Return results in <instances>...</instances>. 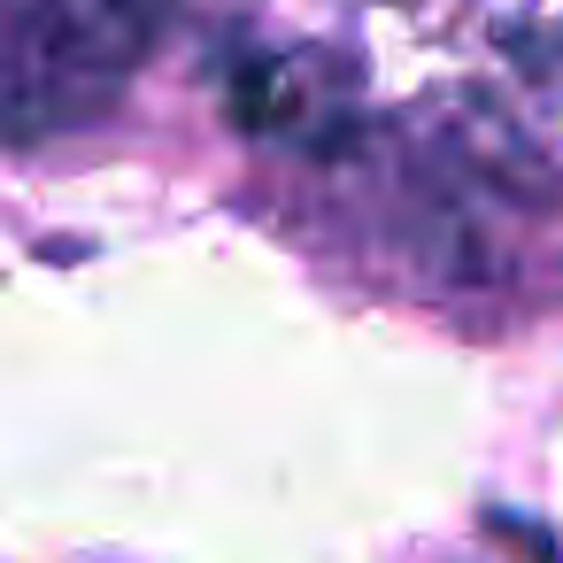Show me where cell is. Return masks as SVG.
Masks as SVG:
<instances>
[{
	"label": "cell",
	"instance_id": "obj_1",
	"mask_svg": "<svg viewBox=\"0 0 563 563\" xmlns=\"http://www.w3.org/2000/svg\"><path fill=\"white\" fill-rule=\"evenodd\" d=\"M163 32V0H0V140L86 124Z\"/></svg>",
	"mask_w": 563,
	"mask_h": 563
}]
</instances>
